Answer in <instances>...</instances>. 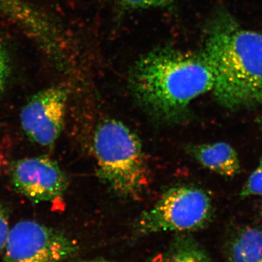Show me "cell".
I'll return each instance as SVG.
<instances>
[{
  "instance_id": "obj_14",
  "label": "cell",
  "mask_w": 262,
  "mask_h": 262,
  "mask_svg": "<svg viewBox=\"0 0 262 262\" xmlns=\"http://www.w3.org/2000/svg\"><path fill=\"white\" fill-rule=\"evenodd\" d=\"M8 72H9V67H8V58L3 46L0 44V93L4 89Z\"/></svg>"
},
{
  "instance_id": "obj_18",
  "label": "cell",
  "mask_w": 262,
  "mask_h": 262,
  "mask_svg": "<svg viewBox=\"0 0 262 262\" xmlns=\"http://www.w3.org/2000/svg\"><path fill=\"white\" fill-rule=\"evenodd\" d=\"M5 1V0H0V5L3 4V3H4Z\"/></svg>"
},
{
  "instance_id": "obj_8",
  "label": "cell",
  "mask_w": 262,
  "mask_h": 262,
  "mask_svg": "<svg viewBox=\"0 0 262 262\" xmlns=\"http://www.w3.org/2000/svg\"><path fill=\"white\" fill-rule=\"evenodd\" d=\"M187 151L202 166L219 175L233 177L241 172L238 155L228 143L192 144Z\"/></svg>"
},
{
  "instance_id": "obj_6",
  "label": "cell",
  "mask_w": 262,
  "mask_h": 262,
  "mask_svg": "<svg viewBox=\"0 0 262 262\" xmlns=\"http://www.w3.org/2000/svg\"><path fill=\"white\" fill-rule=\"evenodd\" d=\"M67 92L59 87L32 96L20 112V125L27 137L42 146H53L64 126Z\"/></svg>"
},
{
  "instance_id": "obj_16",
  "label": "cell",
  "mask_w": 262,
  "mask_h": 262,
  "mask_svg": "<svg viewBox=\"0 0 262 262\" xmlns=\"http://www.w3.org/2000/svg\"><path fill=\"white\" fill-rule=\"evenodd\" d=\"M260 125H261V128H262V114H261V117H260Z\"/></svg>"
},
{
  "instance_id": "obj_1",
  "label": "cell",
  "mask_w": 262,
  "mask_h": 262,
  "mask_svg": "<svg viewBox=\"0 0 262 262\" xmlns=\"http://www.w3.org/2000/svg\"><path fill=\"white\" fill-rule=\"evenodd\" d=\"M214 75L203 53L160 49L141 58L130 76L136 102L150 117L166 124L187 119L190 103L212 91Z\"/></svg>"
},
{
  "instance_id": "obj_15",
  "label": "cell",
  "mask_w": 262,
  "mask_h": 262,
  "mask_svg": "<svg viewBox=\"0 0 262 262\" xmlns=\"http://www.w3.org/2000/svg\"><path fill=\"white\" fill-rule=\"evenodd\" d=\"M75 262H117L113 261V260L106 259V258H94V259L90 260H82V261H75Z\"/></svg>"
},
{
  "instance_id": "obj_5",
  "label": "cell",
  "mask_w": 262,
  "mask_h": 262,
  "mask_svg": "<svg viewBox=\"0 0 262 262\" xmlns=\"http://www.w3.org/2000/svg\"><path fill=\"white\" fill-rule=\"evenodd\" d=\"M4 249L3 262H67L79 246L59 229L24 220L10 229Z\"/></svg>"
},
{
  "instance_id": "obj_17",
  "label": "cell",
  "mask_w": 262,
  "mask_h": 262,
  "mask_svg": "<svg viewBox=\"0 0 262 262\" xmlns=\"http://www.w3.org/2000/svg\"><path fill=\"white\" fill-rule=\"evenodd\" d=\"M258 167H261V168H262V158L260 160L259 165H258Z\"/></svg>"
},
{
  "instance_id": "obj_13",
  "label": "cell",
  "mask_w": 262,
  "mask_h": 262,
  "mask_svg": "<svg viewBox=\"0 0 262 262\" xmlns=\"http://www.w3.org/2000/svg\"><path fill=\"white\" fill-rule=\"evenodd\" d=\"M122 5L129 8H146L163 6L172 3L174 0H119Z\"/></svg>"
},
{
  "instance_id": "obj_10",
  "label": "cell",
  "mask_w": 262,
  "mask_h": 262,
  "mask_svg": "<svg viewBox=\"0 0 262 262\" xmlns=\"http://www.w3.org/2000/svg\"><path fill=\"white\" fill-rule=\"evenodd\" d=\"M155 262H212L208 253L189 233H177Z\"/></svg>"
},
{
  "instance_id": "obj_4",
  "label": "cell",
  "mask_w": 262,
  "mask_h": 262,
  "mask_svg": "<svg viewBox=\"0 0 262 262\" xmlns=\"http://www.w3.org/2000/svg\"><path fill=\"white\" fill-rule=\"evenodd\" d=\"M214 209L209 194L201 188L182 185L170 188L149 209L136 219L138 237L170 232L190 233L209 225Z\"/></svg>"
},
{
  "instance_id": "obj_7",
  "label": "cell",
  "mask_w": 262,
  "mask_h": 262,
  "mask_svg": "<svg viewBox=\"0 0 262 262\" xmlns=\"http://www.w3.org/2000/svg\"><path fill=\"white\" fill-rule=\"evenodd\" d=\"M13 187L34 203L61 198L68 187V179L54 160L47 156L17 160L10 168Z\"/></svg>"
},
{
  "instance_id": "obj_11",
  "label": "cell",
  "mask_w": 262,
  "mask_h": 262,
  "mask_svg": "<svg viewBox=\"0 0 262 262\" xmlns=\"http://www.w3.org/2000/svg\"><path fill=\"white\" fill-rule=\"evenodd\" d=\"M262 196V168L258 167L251 173L241 191V198Z\"/></svg>"
},
{
  "instance_id": "obj_12",
  "label": "cell",
  "mask_w": 262,
  "mask_h": 262,
  "mask_svg": "<svg viewBox=\"0 0 262 262\" xmlns=\"http://www.w3.org/2000/svg\"><path fill=\"white\" fill-rule=\"evenodd\" d=\"M9 212L0 203V250L4 249L10 232Z\"/></svg>"
},
{
  "instance_id": "obj_9",
  "label": "cell",
  "mask_w": 262,
  "mask_h": 262,
  "mask_svg": "<svg viewBox=\"0 0 262 262\" xmlns=\"http://www.w3.org/2000/svg\"><path fill=\"white\" fill-rule=\"evenodd\" d=\"M225 252L227 262H262V229H239L229 239Z\"/></svg>"
},
{
  "instance_id": "obj_3",
  "label": "cell",
  "mask_w": 262,
  "mask_h": 262,
  "mask_svg": "<svg viewBox=\"0 0 262 262\" xmlns=\"http://www.w3.org/2000/svg\"><path fill=\"white\" fill-rule=\"evenodd\" d=\"M94 151L98 175L112 191L140 198L149 186V172L139 138L123 122L107 119L96 127Z\"/></svg>"
},
{
  "instance_id": "obj_2",
  "label": "cell",
  "mask_w": 262,
  "mask_h": 262,
  "mask_svg": "<svg viewBox=\"0 0 262 262\" xmlns=\"http://www.w3.org/2000/svg\"><path fill=\"white\" fill-rule=\"evenodd\" d=\"M202 53L213 71L212 91L221 106L237 110L261 104L262 34L221 15L208 29Z\"/></svg>"
}]
</instances>
